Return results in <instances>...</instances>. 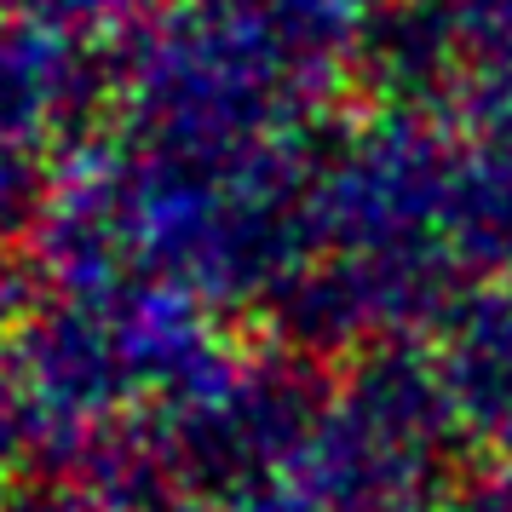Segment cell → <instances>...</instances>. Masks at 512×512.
<instances>
[{
  "mask_svg": "<svg viewBox=\"0 0 512 512\" xmlns=\"http://www.w3.org/2000/svg\"><path fill=\"white\" fill-rule=\"evenodd\" d=\"M328 380L311 357L288 346H242L231 369L156 409L167 461L185 501L208 507H259L300 466L305 443L328 409Z\"/></svg>",
  "mask_w": 512,
  "mask_h": 512,
  "instance_id": "obj_1",
  "label": "cell"
},
{
  "mask_svg": "<svg viewBox=\"0 0 512 512\" xmlns=\"http://www.w3.org/2000/svg\"><path fill=\"white\" fill-rule=\"evenodd\" d=\"M455 254L472 282L512 271V98L455 139Z\"/></svg>",
  "mask_w": 512,
  "mask_h": 512,
  "instance_id": "obj_2",
  "label": "cell"
},
{
  "mask_svg": "<svg viewBox=\"0 0 512 512\" xmlns=\"http://www.w3.org/2000/svg\"><path fill=\"white\" fill-rule=\"evenodd\" d=\"M52 173H58V156L0 133V254L29 248V236L47 213Z\"/></svg>",
  "mask_w": 512,
  "mask_h": 512,
  "instance_id": "obj_3",
  "label": "cell"
},
{
  "mask_svg": "<svg viewBox=\"0 0 512 512\" xmlns=\"http://www.w3.org/2000/svg\"><path fill=\"white\" fill-rule=\"evenodd\" d=\"M29 466H41L35 426H29L24 397L12 392V380H6V369H0V501L29 478Z\"/></svg>",
  "mask_w": 512,
  "mask_h": 512,
  "instance_id": "obj_4",
  "label": "cell"
},
{
  "mask_svg": "<svg viewBox=\"0 0 512 512\" xmlns=\"http://www.w3.org/2000/svg\"><path fill=\"white\" fill-rule=\"evenodd\" d=\"M0 512H98V507L75 484H64V478L41 472V478H24V484L12 489V495L0 501Z\"/></svg>",
  "mask_w": 512,
  "mask_h": 512,
  "instance_id": "obj_5",
  "label": "cell"
},
{
  "mask_svg": "<svg viewBox=\"0 0 512 512\" xmlns=\"http://www.w3.org/2000/svg\"><path fill=\"white\" fill-rule=\"evenodd\" d=\"M29 300V277H12V271H0V346H6V334L18 323V311Z\"/></svg>",
  "mask_w": 512,
  "mask_h": 512,
  "instance_id": "obj_6",
  "label": "cell"
},
{
  "mask_svg": "<svg viewBox=\"0 0 512 512\" xmlns=\"http://www.w3.org/2000/svg\"><path fill=\"white\" fill-rule=\"evenodd\" d=\"M173 512H248V507H208V501H185V507H173Z\"/></svg>",
  "mask_w": 512,
  "mask_h": 512,
  "instance_id": "obj_7",
  "label": "cell"
}]
</instances>
